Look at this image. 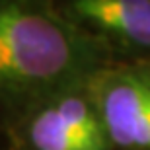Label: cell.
<instances>
[{
    "instance_id": "6da1fadb",
    "label": "cell",
    "mask_w": 150,
    "mask_h": 150,
    "mask_svg": "<svg viewBox=\"0 0 150 150\" xmlns=\"http://www.w3.org/2000/svg\"><path fill=\"white\" fill-rule=\"evenodd\" d=\"M61 10L0 2V101L33 105L80 88L101 68V43Z\"/></svg>"
},
{
    "instance_id": "7a4b0ae2",
    "label": "cell",
    "mask_w": 150,
    "mask_h": 150,
    "mask_svg": "<svg viewBox=\"0 0 150 150\" xmlns=\"http://www.w3.org/2000/svg\"><path fill=\"white\" fill-rule=\"evenodd\" d=\"M84 92L111 148L150 150V67H101Z\"/></svg>"
},
{
    "instance_id": "3957f363",
    "label": "cell",
    "mask_w": 150,
    "mask_h": 150,
    "mask_svg": "<svg viewBox=\"0 0 150 150\" xmlns=\"http://www.w3.org/2000/svg\"><path fill=\"white\" fill-rule=\"evenodd\" d=\"M22 137L29 150H109L96 107L80 88L25 107Z\"/></svg>"
},
{
    "instance_id": "277c9868",
    "label": "cell",
    "mask_w": 150,
    "mask_h": 150,
    "mask_svg": "<svg viewBox=\"0 0 150 150\" xmlns=\"http://www.w3.org/2000/svg\"><path fill=\"white\" fill-rule=\"evenodd\" d=\"M61 12L98 39L150 51V0H74Z\"/></svg>"
}]
</instances>
